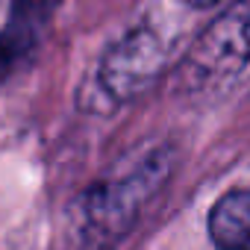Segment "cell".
<instances>
[{"instance_id": "2", "label": "cell", "mask_w": 250, "mask_h": 250, "mask_svg": "<svg viewBox=\"0 0 250 250\" xmlns=\"http://www.w3.org/2000/svg\"><path fill=\"white\" fill-rule=\"evenodd\" d=\"M247 65H250V0H232L183 56L180 85L186 91H206L229 83Z\"/></svg>"}, {"instance_id": "3", "label": "cell", "mask_w": 250, "mask_h": 250, "mask_svg": "<svg viewBox=\"0 0 250 250\" xmlns=\"http://www.w3.org/2000/svg\"><path fill=\"white\" fill-rule=\"evenodd\" d=\"M168 50L150 27H136L121 36L100 59L94 85L109 106L136 100L145 94L165 71Z\"/></svg>"}, {"instance_id": "5", "label": "cell", "mask_w": 250, "mask_h": 250, "mask_svg": "<svg viewBox=\"0 0 250 250\" xmlns=\"http://www.w3.org/2000/svg\"><path fill=\"white\" fill-rule=\"evenodd\" d=\"M186 3H188L191 9H209V6H215V3H221V0H186Z\"/></svg>"}, {"instance_id": "6", "label": "cell", "mask_w": 250, "mask_h": 250, "mask_svg": "<svg viewBox=\"0 0 250 250\" xmlns=\"http://www.w3.org/2000/svg\"><path fill=\"white\" fill-rule=\"evenodd\" d=\"M247 250H250V247H247Z\"/></svg>"}, {"instance_id": "4", "label": "cell", "mask_w": 250, "mask_h": 250, "mask_svg": "<svg viewBox=\"0 0 250 250\" xmlns=\"http://www.w3.org/2000/svg\"><path fill=\"white\" fill-rule=\"evenodd\" d=\"M209 235L218 250H247L250 247V191L235 188L212 206Z\"/></svg>"}, {"instance_id": "1", "label": "cell", "mask_w": 250, "mask_h": 250, "mask_svg": "<svg viewBox=\"0 0 250 250\" xmlns=\"http://www.w3.org/2000/svg\"><path fill=\"white\" fill-rule=\"evenodd\" d=\"M168 174L171 153L165 147H153L145 156L133 159V165L103 177L100 183L85 188L74 203L71 215L77 232L88 241L118 238L165 186Z\"/></svg>"}]
</instances>
